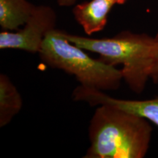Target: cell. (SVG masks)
Here are the masks:
<instances>
[{
  "label": "cell",
  "mask_w": 158,
  "mask_h": 158,
  "mask_svg": "<svg viewBox=\"0 0 158 158\" xmlns=\"http://www.w3.org/2000/svg\"><path fill=\"white\" fill-rule=\"evenodd\" d=\"M65 37L85 51L100 55L112 66L122 65L123 79L132 92L141 94L149 79V64L154 37L146 33L122 31L112 37L94 38L69 34Z\"/></svg>",
  "instance_id": "2"
},
{
  "label": "cell",
  "mask_w": 158,
  "mask_h": 158,
  "mask_svg": "<svg viewBox=\"0 0 158 158\" xmlns=\"http://www.w3.org/2000/svg\"><path fill=\"white\" fill-rule=\"evenodd\" d=\"M73 99L92 106L108 105L121 108L145 118L158 127V97L143 100H124L108 95L103 91L79 85L73 92Z\"/></svg>",
  "instance_id": "5"
},
{
  "label": "cell",
  "mask_w": 158,
  "mask_h": 158,
  "mask_svg": "<svg viewBox=\"0 0 158 158\" xmlns=\"http://www.w3.org/2000/svg\"><path fill=\"white\" fill-rule=\"evenodd\" d=\"M38 54L45 64L74 76L83 86L114 91L124 81L122 69L92 59L57 29L46 35Z\"/></svg>",
  "instance_id": "3"
},
{
  "label": "cell",
  "mask_w": 158,
  "mask_h": 158,
  "mask_svg": "<svg viewBox=\"0 0 158 158\" xmlns=\"http://www.w3.org/2000/svg\"><path fill=\"white\" fill-rule=\"evenodd\" d=\"M149 79L155 84H158V31L154 37V43L150 55L149 64Z\"/></svg>",
  "instance_id": "9"
},
{
  "label": "cell",
  "mask_w": 158,
  "mask_h": 158,
  "mask_svg": "<svg viewBox=\"0 0 158 158\" xmlns=\"http://www.w3.org/2000/svg\"><path fill=\"white\" fill-rule=\"evenodd\" d=\"M114 0H90L75 5L73 15L87 35L103 30L108 16L115 5Z\"/></svg>",
  "instance_id": "6"
},
{
  "label": "cell",
  "mask_w": 158,
  "mask_h": 158,
  "mask_svg": "<svg viewBox=\"0 0 158 158\" xmlns=\"http://www.w3.org/2000/svg\"><path fill=\"white\" fill-rule=\"evenodd\" d=\"M35 7L27 0H0V26L3 30H17L28 21Z\"/></svg>",
  "instance_id": "7"
},
{
  "label": "cell",
  "mask_w": 158,
  "mask_h": 158,
  "mask_svg": "<svg viewBox=\"0 0 158 158\" xmlns=\"http://www.w3.org/2000/svg\"><path fill=\"white\" fill-rule=\"evenodd\" d=\"M127 0H114V3L116 4V5H123L127 2Z\"/></svg>",
  "instance_id": "11"
},
{
  "label": "cell",
  "mask_w": 158,
  "mask_h": 158,
  "mask_svg": "<svg viewBox=\"0 0 158 158\" xmlns=\"http://www.w3.org/2000/svg\"><path fill=\"white\" fill-rule=\"evenodd\" d=\"M22 106V97L16 86L7 75L0 74V127L10 123Z\"/></svg>",
  "instance_id": "8"
},
{
  "label": "cell",
  "mask_w": 158,
  "mask_h": 158,
  "mask_svg": "<svg viewBox=\"0 0 158 158\" xmlns=\"http://www.w3.org/2000/svg\"><path fill=\"white\" fill-rule=\"evenodd\" d=\"M78 0H57V3L61 7H71L76 3Z\"/></svg>",
  "instance_id": "10"
},
{
  "label": "cell",
  "mask_w": 158,
  "mask_h": 158,
  "mask_svg": "<svg viewBox=\"0 0 158 158\" xmlns=\"http://www.w3.org/2000/svg\"><path fill=\"white\" fill-rule=\"evenodd\" d=\"M149 121L108 105L94 110L89 126L90 145L85 158H143L149 151Z\"/></svg>",
  "instance_id": "1"
},
{
  "label": "cell",
  "mask_w": 158,
  "mask_h": 158,
  "mask_svg": "<svg viewBox=\"0 0 158 158\" xmlns=\"http://www.w3.org/2000/svg\"><path fill=\"white\" fill-rule=\"evenodd\" d=\"M56 13L52 7L36 6L22 28L0 32V49H15L38 54L46 35L56 29Z\"/></svg>",
  "instance_id": "4"
}]
</instances>
